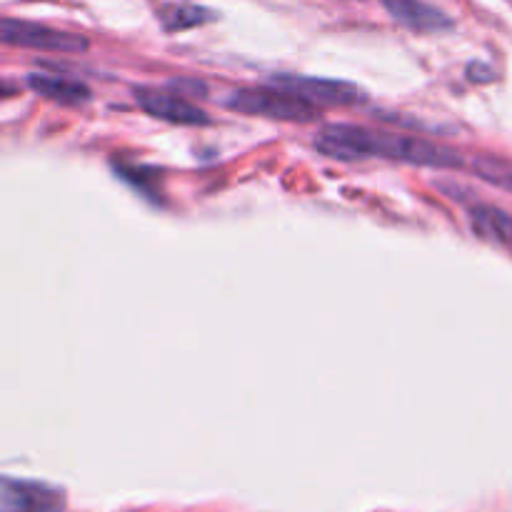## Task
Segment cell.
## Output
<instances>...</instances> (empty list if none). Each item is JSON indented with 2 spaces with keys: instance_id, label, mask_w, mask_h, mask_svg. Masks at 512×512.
<instances>
[{
  "instance_id": "8fae6325",
  "label": "cell",
  "mask_w": 512,
  "mask_h": 512,
  "mask_svg": "<svg viewBox=\"0 0 512 512\" xmlns=\"http://www.w3.org/2000/svg\"><path fill=\"white\" fill-rule=\"evenodd\" d=\"M475 170L483 180L498 185L503 190H512V165L503 163L498 158H478L475 160Z\"/></svg>"
},
{
  "instance_id": "52a82bcc",
  "label": "cell",
  "mask_w": 512,
  "mask_h": 512,
  "mask_svg": "<svg viewBox=\"0 0 512 512\" xmlns=\"http://www.w3.org/2000/svg\"><path fill=\"white\" fill-rule=\"evenodd\" d=\"M383 5L405 28L435 33V30H445L453 25V20L443 10L433 8V5L423 3V0H383Z\"/></svg>"
},
{
  "instance_id": "30bf717a",
  "label": "cell",
  "mask_w": 512,
  "mask_h": 512,
  "mask_svg": "<svg viewBox=\"0 0 512 512\" xmlns=\"http://www.w3.org/2000/svg\"><path fill=\"white\" fill-rule=\"evenodd\" d=\"M215 15L210 10L200 8V5H170V8L160 10V20H163L165 30H188L195 25H203L213 20Z\"/></svg>"
},
{
  "instance_id": "3957f363",
  "label": "cell",
  "mask_w": 512,
  "mask_h": 512,
  "mask_svg": "<svg viewBox=\"0 0 512 512\" xmlns=\"http://www.w3.org/2000/svg\"><path fill=\"white\" fill-rule=\"evenodd\" d=\"M0 38H3L5 45L43 50V53H85L90 45L83 35L63 33V30L48 28V25L13 18H5L0 23Z\"/></svg>"
},
{
  "instance_id": "ba28073f",
  "label": "cell",
  "mask_w": 512,
  "mask_h": 512,
  "mask_svg": "<svg viewBox=\"0 0 512 512\" xmlns=\"http://www.w3.org/2000/svg\"><path fill=\"white\" fill-rule=\"evenodd\" d=\"M28 88L60 105H80L85 100H90L88 85L73 78H60V75L33 73L28 78Z\"/></svg>"
},
{
  "instance_id": "9c48e42d",
  "label": "cell",
  "mask_w": 512,
  "mask_h": 512,
  "mask_svg": "<svg viewBox=\"0 0 512 512\" xmlns=\"http://www.w3.org/2000/svg\"><path fill=\"white\" fill-rule=\"evenodd\" d=\"M470 223L483 240L512 248V215L505 210L493 208V205H475L470 210Z\"/></svg>"
},
{
  "instance_id": "277c9868",
  "label": "cell",
  "mask_w": 512,
  "mask_h": 512,
  "mask_svg": "<svg viewBox=\"0 0 512 512\" xmlns=\"http://www.w3.org/2000/svg\"><path fill=\"white\" fill-rule=\"evenodd\" d=\"M273 88L285 90L315 108H338V105H355L363 93L353 83L330 78H310V75H273Z\"/></svg>"
},
{
  "instance_id": "8992f818",
  "label": "cell",
  "mask_w": 512,
  "mask_h": 512,
  "mask_svg": "<svg viewBox=\"0 0 512 512\" xmlns=\"http://www.w3.org/2000/svg\"><path fill=\"white\" fill-rule=\"evenodd\" d=\"M135 100L140 108L148 115L160 120H168L175 125H208L210 118L205 110L198 105L190 103L185 95L168 93V90H155V88H140L135 90Z\"/></svg>"
},
{
  "instance_id": "7a4b0ae2",
  "label": "cell",
  "mask_w": 512,
  "mask_h": 512,
  "mask_svg": "<svg viewBox=\"0 0 512 512\" xmlns=\"http://www.w3.org/2000/svg\"><path fill=\"white\" fill-rule=\"evenodd\" d=\"M225 105L230 110H238L245 115H258V118H273V120H288V123H310L318 118V108L305 100L295 98V95L285 93V90L273 88H243L233 90L225 98Z\"/></svg>"
},
{
  "instance_id": "5b68a950",
  "label": "cell",
  "mask_w": 512,
  "mask_h": 512,
  "mask_svg": "<svg viewBox=\"0 0 512 512\" xmlns=\"http://www.w3.org/2000/svg\"><path fill=\"white\" fill-rule=\"evenodd\" d=\"M0 510L3 512H63V493L28 480L3 478L0 485Z\"/></svg>"
},
{
  "instance_id": "6da1fadb",
  "label": "cell",
  "mask_w": 512,
  "mask_h": 512,
  "mask_svg": "<svg viewBox=\"0 0 512 512\" xmlns=\"http://www.w3.org/2000/svg\"><path fill=\"white\" fill-rule=\"evenodd\" d=\"M315 148L335 160L388 158L398 160V163L443 170L463 168L465 163L458 150L445 148V145H435L430 140L413 138V135L378 133V130L348 123H330L320 128Z\"/></svg>"
}]
</instances>
